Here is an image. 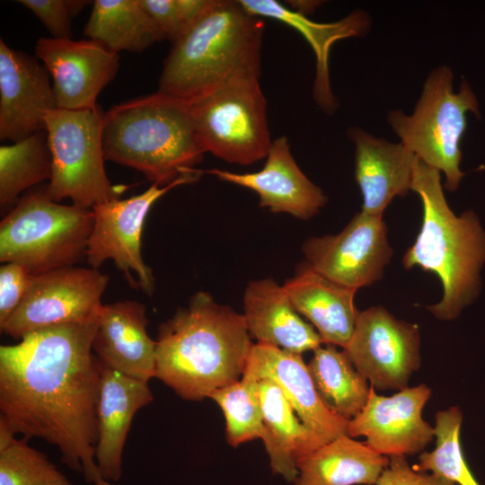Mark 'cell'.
Returning <instances> with one entry per match:
<instances>
[{"instance_id":"obj_11","label":"cell","mask_w":485,"mask_h":485,"mask_svg":"<svg viewBox=\"0 0 485 485\" xmlns=\"http://www.w3.org/2000/svg\"><path fill=\"white\" fill-rule=\"evenodd\" d=\"M109 277L93 268L66 267L33 276L18 308L0 325L15 340L33 331L99 320Z\"/></svg>"},{"instance_id":"obj_1","label":"cell","mask_w":485,"mask_h":485,"mask_svg":"<svg viewBox=\"0 0 485 485\" xmlns=\"http://www.w3.org/2000/svg\"><path fill=\"white\" fill-rule=\"evenodd\" d=\"M97 323L46 327L0 346V425L56 445L86 482L111 485L95 463L102 369L93 351Z\"/></svg>"},{"instance_id":"obj_12","label":"cell","mask_w":485,"mask_h":485,"mask_svg":"<svg viewBox=\"0 0 485 485\" xmlns=\"http://www.w3.org/2000/svg\"><path fill=\"white\" fill-rule=\"evenodd\" d=\"M343 350L375 390L401 391L420 366L419 329L382 305L371 306L359 313Z\"/></svg>"},{"instance_id":"obj_28","label":"cell","mask_w":485,"mask_h":485,"mask_svg":"<svg viewBox=\"0 0 485 485\" xmlns=\"http://www.w3.org/2000/svg\"><path fill=\"white\" fill-rule=\"evenodd\" d=\"M307 366L321 400L331 412L349 421L363 410L370 385L344 350L320 346Z\"/></svg>"},{"instance_id":"obj_8","label":"cell","mask_w":485,"mask_h":485,"mask_svg":"<svg viewBox=\"0 0 485 485\" xmlns=\"http://www.w3.org/2000/svg\"><path fill=\"white\" fill-rule=\"evenodd\" d=\"M103 113L96 110L55 109L45 115L52 174L46 195L59 202L93 208L119 198L130 186L113 185L104 167Z\"/></svg>"},{"instance_id":"obj_7","label":"cell","mask_w":485,"mask_h":485,"mask_svg":"<svg viewBox=\"0 0 485 485\" xmlns=\"http://www.w3.org/2000/svg\"><path fill=\"white\" fill-rule=\"evenodd\" d=\"M93 221V208L59 204L45 190L30 192L0 223V261L33 276L75 266L85 257Z\"/></svg>"},{"instance_id":"obj_9","label":"cell","mask_w":485,"mask_h":485,"mask_svg":"<svg viewBox=\"0 0 485 485\" xmlns=\"http://www.w3.org/2000/svg\"><path fill=\"white\" fill-rule=\"evenodd\" d=\"M260 73L237 75L190 104L204 153L250 165L266 158L272 141Z\"/></svg>"},{"instance_id":"obj_33","label":"cell","mask_w":485,"mask_h":485,"mask_svg":"<svg viewBox=\"0 0 485 485\" xmlns=\"http://www.w3.org/2000/svg\"><path fill=\"white\" fill-rule=\"evenodd\" d=\"M31 10L52 35L59 40L72 39V20L90 1L84 0H19Z\"/></svg>"},{"instance_id":"obj_16","label":"cell","mask_w":485,"mask_h":485,"mask_svg":"<svg viewBox=\"0 0 485 485\" xmlns=\"http://www.w3.org/2000/svg\"><path fill=\"white\" fill-rule=\"evenodd\" d=\"M49 73L37 57L0 40V138L20 142L46 130L45 115L57 109Z\"/></svg>"},{"instance_id":"obj_21","label":"cell","mask_w":485,"mask_h":485,"mask_svg":"<svg viewBox=\"0 0 485 485\" xmlns=\"http://www.w3.org/2000/svg\"><path fill=\"white\" fill-rule=\"evenodd\" d=\"M153 400L148 382L129 377L102 364L96 407L95 463L107 481L120 479L122 454L132 420Z\"/></svg>"},{"instance_id":"obj_5","label":"cell","mask_w":485,"mask_h":485,"mask_svg":"<svg viewBox=\"0 0 485 485\" xmlns=\"http://www.w3.org/2000/svg\"><path fill=\"white\" fill-rule=\"evenodd\" d=\"M102 147L105 160L137 170L162 186L196 170L205 154L190 105L159 92L104 112Z\"/></svg>"},{"instance_id":"obj_37","label":"cell","mask_w":485,"mask_h":485,"mask_svg":"<svg viewBox=\"0 0 485 485\" xmlns=\"http://www.w3.org/2000/svg\"><path fill=\"white\" fill-rule=\"evenodd\" d=\"M288 3L293 6L292 10L304 15L314 12L315 8L321 4V2L317 1H291Z\"/></svg>"},{"instance_id":"obj_31","label":"cell","mask_w":485,"mask_h":485,"mask_svg":"<svg viewBox=\"0 0 485 485\" xmlns=\"http://www.w3.org/2000/svg\"><path fill=\"white\" fill-rule=\"evenodd\" d=\"M221 408L225 419L226 439L232 446L267 438L257 381L242 376L233 384L216 390L209 397Z\"/></svg>"},{"instance_id":"obj_17","label":"cell","mask_w":485,"mask_h":485,"mask_svg":"<svg viewBox=\"0 0 485 485\" xmlns=\"http://www.w3.org/2000/svg\"><path fill=\"white\" fill-rule=\"evenodd\" d=\"M264 166L255 172L237 173L217 168L204 171L219 180L247 188L260 197V206L306 220L327 202L322 189L302 172L290 151L288 139L272 141Z\"/></svg>"},{"instance_id":"obj_26","label":"cell","mask_w":485,"mask_h":485,"mask_svg":"<svg viewBox=\"0 0 485 485\" xmlns=\"http://www.w3.org/2000/svg\"><path fill=\"white\" fill-rule=\"evenodd\" d=\"M390 458L348 435L340 436L297 463L295 485H376Z\"/></svg>"},{"instance_id":"obj_3","label":"cell","mask_w":485,"mask_h":485,"mask_svg":"<svg viewBox=\"0 0 485 485\" xmlns=\"http://www.w3.org/2000/svg\"><path fill=\"white\" fill-rule=\"evenodd\" d=\"M411 190L421 200L423 217L419 234L401 262L405 269L419 267L438 277L443 296L427 309L439 320L452 321L481 292L485 231L475 212L454 214L444 194L441 172L419 158Z\"/></svg>"},{"instance_id":"obj_29","label":"cell","mask_w":485,"mask_h":485,"mask_svg":"<svg viewBox=\"0 0 485 485\" xmlns=\"http://www.w3.org/2000/svg\"><path fill=\"white\" fill-rule=\"evenodd\" d=\"M51 174V154L46 130L11 146H1V211L15 203L22 191L50 180Z\"/></svg>"},{"instance_id":"obj_27","label":"cell","mask_w":485,"mask_h":485,"mask_svg":"<svg viewBox=\"0 0 485 485\" xmlns=\"http://www.w3.org/2000/svg\"><path fill=\"white\" fill-rule=\"evenodd\" d=\"M84 33L118 53L142 52L165 40L139 0H95Z\"/></svg>"},{"instance_id":"obj_36","label":"cell","mask_w":485,"mask_h":485,"mask_svg":"<svg viewBox=\"0 0 485 485\" xmlns=\"http://www.w3.org/2000/svg\"><path fill=\"white\" fill-rule=\"evenodd\" d=\"M376 485H456L455 483L410 466L406 456L390 457V463Z\"/></svg>"},{"instance_id":"obj_15","label":"cell","mask_w":485,"mask_h":485,"mask_svg":"<svg viewBox=\"0 0 485 485\" xmlns=\"http://www.w3.org/2000/svg\"><path fill=\"white\" fill-rule=\"evenodd\" d=\"M35 54L53 79L57 108L64 110H96L99 93L119 67V55L91 39L40 37Z\"/></svg>"},{"instance_id":"obj_18","label":"cell","mask_w":485,"mask_h":485,"mask_svg":"<svg viewBox=\"0 0 485 485\" xmlns=\"http://www.w3.org/2000/svg\"><path fill=\"white\" fill-rule=\"evenodd\" d=\"M242 376L253 381L274 382L301 421L327 442L347 435L348 420L324 405L300 354L270 345L253 344Z\"/></svg>"},{"instance_id":"obj_22","label":"cell","mask_w":485,"mask_h":485,"mask_svg":"<svg viewBox=\"0 0 485 485\" xmlns=\"http://www.w3.org/2000/svg\"><path fill=\"white\" fill-rule=\"evenodd\" d=\"M243 309L246 327L257 343L300 355L322 344L314 327L302 319L294 308L283 286L272 278L248 284Z\"/></svg>"},{"instance_id":"obj_25","label":"cell","mask_w":485,"mask_h":485,"mask_svg":"<svg viewBox=\"0 0 485 485\" xmlns=\"http://www.w3.org/2000/svg\"><path fill=\"white\" fill-rule=\"evenodd\" d=\"M257 391L268 434L263 443L272 472L295 481L297 463L327 441L301 421L274 382L257 381Z\"/></svg>"},{"instance_id":"obj_24","label":"cell","mask_w":485,"mask_h":485,"mask_svg":"<svg viewBox=\"0 0 485 485\" xmlns=\"http://www.w3.org/2000/svg\"><path fill=\"white\" fill-rule=\"evenodd\" d=\"M239 2L249 13L281 22L304 37L316 57L313 98L323 111L327 113L335 111L338 102L330 84V50L336 41L362 36L367 31L370 20L366 13L356 10L337 22H317L275 0H239Z\"/></svg>"},{"instance_id":"obj_20","label":"cell","mask_w":485,"mask_h":485,"mask_svg":"<svg viewBox=\"0 0 485 485\" xmlns=\"http://www.w3.org/2000/svg\"><path fill=\"white\" fill-rule=\"evenodd\" d=\"M347 135L355 146V179L360 189L361 212L383 216L395 197L411 190L417 157L401 142L376 137L359 127Z\"/></svg>"},{"instance_id":"obj_35","label":"cell","mask_w":485,"mask_h":485,"mask_svg":"<svg viewBox=\"0 0 485 485\" xmlns=\"http://www.w3.org/2000/svg\"><path fill=\"white\" fill-rule=\"evenodd\" d=\"M33 275L21 264L5 262L0 267V325L18 308Z\"/></svg>"},{"instance_id":"obj_14","label":"cell","mask_w":485,"mask_h":485,"mask_svg":"<svg viewBox=\"0 0 485 485\" xmlns=\"http://www.w3.org/2000/svg\"><path fill=\"white\" fill-rule=\"evenodd\" d=\"M430 396L431 389L424 384L392 396L379 395L370 385L367 401L348 421L347 435L365 436L371 449L389 458L422 453L435 437L434 427L422 418Z\"/></svg>"},{"instance_id":"obj_10","label":"cell","mask_w":485,"mask_h":485,"mask_svg":"<svg viewBox=\"0 0 485 485\" xmlns=\"http://www.w3.org/2000/svg\"><path fill=\"white\" fill-rule=\"evenodd\" d=\"M203 173L204 171L196 169L165 186L153 183L141 194L94 206V221L85 253L91 268L98 269L107 260H112L131 287L151 295L154 278L141 252L146 217L162 196L180 185L196 182Z\"/></svg>"},{"instance_id":"obj_19","label":"cell","mask_w":485,"mask_h":485,"mask_svg":"<svg viewBox=\"0 0 485 485\" xmlns=\"http://www.w3.org/2000/svg\"><path fill=\"white\" fill-rule=\"evenodd\" d=\"M145 304L134 300L103 304L93 351L101 362L129 377H155L156 340L148 335Z\"/></svg>"},{"instance_id":"obj_30","label":"cell","mask_w":485,"mask_h":485,"mask_svg":"<svg viewBox=\"0 0 485 485\" xmlns=\"http://www.w3.org/2000/svg\"><path fill=\"white\" fill-rule=\"evenodd\" d=\"M463 415L458 407H450L436 414L434 427L436 447L422 452L413 468L430 472L459 485H480L464 458L461 445Z\"/></svg>"},{"instance_id":"obj_13","label":"cell","mask_w":485,"mask_h":485,"mask_svg":"<svg viewBox=\"0 0 485 485\" xmlns=\"http://www.w3.org/2000/svg\"><path fill=\"white\" fill-rule=\"evenodd\" d=\"M302 250L311 269L357 291L380 280L393 254L383 216L361 211L340 233L312 237Z\"/></svg>"},{"instance_id":"obj_4","label":"cell","mask_w":485,"mask_h":485,"mask_svg":"<svg viewBox=\"0 0 485 485\" xmlns=\"http://www.w3.org/2000/svg\"><path fill=\"white\" fill-rule=\"evenodd\" d=\"M264 22L238 1L214 0L164 59L159 93L191 104L246 73H260Z\"/></svg>"},{"instance_id":"obj_32","label":"cell","mask_w":485,"mask_h":485,"mask_svg":"<svg viewBox=\"0 0 485 485\" xmlns=\"http://www.w3.org/2000/svg\"><path fill=\"white\" fill-rule=\"evenodd\" d=\"M27 441L0 425V485H75Z\"/></svg>"},{"instance_id":"obj_6","label":"cell","mask_w":485,"mask_h":485,"mask_svg":"<svg viewBox=\"0 0 485 485\" xmlns=\"http://www.w3.org/2000/svg\"><path fill=\"white\" fill-rule=\"evenodd\" d=\"M480 118L479 102L466 80L454 92V74L446 66L433 69L423 84L411 114L387 113L393 132L414 155L445 175L443 187L455 191L466 172L460 168L461 140L467 128V112Z\"/></svg>"},{"instance_id":"obj_2","label":"cell","mask_w":485,"mask_h":485,"mask_svg":"<svg viewBox=\"0 0 485 485\" xmlns=\"http://www.w3.org/2000/svg\"><path fill=\"white\" fill-rule=\"evenodd\" d=\"M251 338L242 314L198 291L160 324L155 377L181 398L200 401L242 378Z\"/></svg>"},{"instance_id":"obj_34","label":"cell","mask_w":485,"mask_h":485,"mask_svg":"<svg viewBox=\"0 0 485 485\" xmlns=\"http://www.w3.org/2000/svg\"><path fill=\"white\" fill-rule=\"evenodd\" d=\"M172 45L192 25L182 0H139Z\"/></svg>"},{"instance_id":"obj_23","label":"cell","mask_w":485,"mask_h":485,"mask_svg":"<svg viewBox=\"0 0 485 485\" xmlns=\"http://www.w3.org/2000/svg\"><path fill=\"white\" fill-rule=\"evenodd\" d=\"M283 287L296 312L316 329L322 343L346 348L360 313L354 304L357 290L324 278L305 262Z\"/></svg>"}]
</instances>
